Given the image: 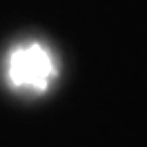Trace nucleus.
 <instances>
[{"label": "nucleus", "mask_w": 147, "mask_h": 147, "mask_svg": "<svg viewBox=\"0 0 147 147\" xmlns=\"http://www.w3.org/2000/svg\"><path fill=\"white\" fill-rule=\"evenodd\" d=\"M5 76L13 89L25 92H45L57 76L53 53L41 43H23L9 51Z\"/></svg>", "instance_id": "1"}]
</instances>
